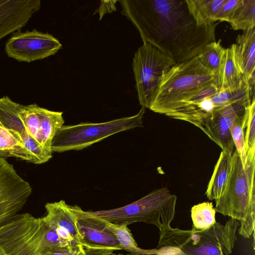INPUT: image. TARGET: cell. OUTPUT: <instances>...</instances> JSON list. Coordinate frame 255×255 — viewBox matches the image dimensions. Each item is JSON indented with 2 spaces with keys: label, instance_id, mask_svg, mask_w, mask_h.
Returning a JSON list of instances; mask_svg holds the SVG:
<instances>
[{
  "label": "cell",
  "instance_id": "6da1fadb",
  "mask_svg": "<svg viewBox=\"0 0 255 255\" xmlns=\"http://www.w3.org/2000/svg\"><path fill=\"white\" fill-rule=\"evenodd\" d=\"M122 13L148 42L180 63L198 56L208 43L215 41L219 22L197 25L186 0H123Z\"/></svg>",
  "mask_w": 255,
  "mask_h": 255
},
{
  "label": "cell",
  "instance_id": "7a4b0ae2",
  "mask_svg": "<svg viewBox=\"0 0 255 255\" xmlns=\"http://www.w3.org/2000/svg\"><path fill=\"white\" fill-rule=\"evenodd\" d=\"M239 222L231 218L205 230H182L171 226L159 229L155 255H229L237 241Z\"/></svg>",
  "mask_w": 255,
  "mask_h": 255
},
{
  "label": "cell",
  "instance_id": "3957f363",
  "mask_svg": "<svg viewBox=\"0 0 255 255\" xmlns=\"http://www.w3.org/2000/svg\"><path fill=\"white\" fill-rule=\"evenodd\" d=\"M255 153H247L244 166L237 150L233 153L231 169L225 189L215 202V210L239 222V234L255 239Z\"/></svg>",
  "mask_w": 255,
  "mask_h": 255
},
{
  "label": "cell",
  "instance_id": "277c9868",
  "mask_svg": "<svg viewBox=\"0 0 255 255\" xmlns=\"http://www.w3.org/2000/svg\"><path fill=\"white\" fill-rule=\"evenodd\" d=\"M0 248L5 255H39L75 248L63 241L42 217L24 213L0 228Z\"/></svg>",
  "mask_w": 255,
  "mask_h": 255
},
{
  "label": "cell",
  "instance_id": "5b68a950",
  "mask_svg": "<svg viewBox=\"0 0 255 255\" xmlns=\"http://www.w3.org/2000/svg\"><path fill=\"white\" fill-rule=\"evenodd\" d=\"M215 81L216 75L202 64L198 56L176 63L165 76L149 109L166 116Z\"/></svg>",
  "mask_w": 255,
  "mask_h": 255
},
{
  "label": "cell",
  "instance_id": "8992f818",
  "mask_svg": "<svg viewBox=\"0 0 255 255\" xmlns=\"http://www.w3.org/2000/svg\"><path fill=\"white\" fill-rule=\"evenodd\" d=\"M176 202L177 196L167 187H162L121 207L87 212L113 224L128 226L143 222L153 225L159 230L170 226L175 214Z\"/></svg>",
  "mask_w": 255,
  "mask_h": 255
},
{
  "label": "cell",
  "instance_id": "52a82bcc",
  "mask_svg": "<svg viewBox=\"0 0 255 255\" xmlns=\"http://www.w3.org/2000/svg\"><path fill=\"white\" fill-rule=\"evenodd\" d=\"M145 108L135 115L103 123H81L63 125L54 136L51 145L52 152L80 150L116 133L143 127Z\"/></svg>",
  "mask_w": 255,
  "mask_h": 255
},
{
  "label": "cell",
  "instance_id": "ba28073f",
  "mask_svg": "<svg viewBox=\"0 0 255 255\" xmlns=\"http://www.w3.org/2000/svg\"><path fill=\"white\" fill-rule=\"evenodd\" d=\"M143 42L134 54L132 69L139 104L149 109L165 76L176 62L154 46Z\"/></svg>",
  "mask_w": 255,
  "mask_h": 255
},
{
  "label": "cell",
  "instance_id": "9c48e42d",
  "mask_svg": "<svg viewBox=\"0 0 255 255\" xmlns=\"http://www.w3.org/2000/svg\"><path fill=\"white\" fill-rule=\"evenodd\" d=\"M32 193L29 183L0 156V228L13 219Z\"/></svg>",
  "mask_w": 255,
  "mask_h": 255
},
{
  "label": "cell",
  "instance_id": "30bf717a",
  "mask_svg": "<svg viewBox=\"0 0 255 255\" xmlns=\"http://www.w3.org/2000/svg\"><path fill=\"white\" fill-rule=\"evenodd\" d=\"M62 46L52 35L33 29L14 32L6 42L5 51L9 57L29 63L54 55Z\"/></svg>",
  "mask_w": 255,
  "mask_h": 255
},
{
  "label": "cell",
  "instance_id": "8fae6325",
  "mask_svg": "<svg viewBox=\"0 0 255 255\" xmlns=\"http://www.w3.org/2000/svg\"><path fill=\"white\" fill-rule=\"evenodd\" d=\"M251 102H236L217 109L201 130L222 150L232 154L235 146L230 132L231 126L237 118L246 113Z\"/></svg>",
  "mask_w": 255,
  "mask_h": 255
},
{
  "label": "cell",
  "instance_id": "7c38bea8",
  "mask_svg": "<svg viewBox=\"0 0 255 255\" xmlns=\"http://www.w3.org/2000/svg\"><path fill=\"white\" fill-rule=\"evenodd\" d=\"M77 227L85 248L122 250L115 235L109 229L107 222L88 214L77 206Z\"/></svg>",
  "mask_w": 255,
  "mask_h": 255
},
{
  "label": "cell",
  "instance_id": "4fadbf2b",
  "mask_svg": "<svg viewBox=\"0 0 255 255\" xmlns=\"http://www.w3.org/2000/svg\"><path fill=\"white\" fill-rule=\"evenodd\" d=\"M77 207V205H69L63 200L47 203L45 205L46 215L42 217L63 241L73 248L83 246L76 225Z\"/></svg>",
  "mask_w": 255,
  "mask_h": 255
},
{
  "label": "cell",
  "instance_id": "5bb4252c",
  "mask_svg": "<svg viewBox=\"0 0 255 255\" xmlns=\"http://www.w3.org/2000/svg\"><path fill=\"white\" fill-rule=\"evenodd\" d=\"M40 6V0H0V40L20 31Z\"/></svg>",
  "mask_w": 255,
  "mask_h": 255
},
{
  "label": "cell",
  "instance_id": "9a60e30c",
  "mask_svg": "<svg viewBox=\"0 0 255 255\" xmlns=\"http://www.w3.org/2000/svg\"><path fill=\"white\" fill-rule=\"evenodd\" d=\"M236 64L253 94L255 83V28L239 34L231 45Z\"/></svg>",
  "mask_w": 255,
  "mask_h": 255
},
{
  "label": "cell",
  "instance_id": "2e32d148",
  "mask_svg": "<svg viewBox=\"0 0 255 255\" xmlns=\"http://www.w3.org/2000/svg\"><path fill=\"white\" fill-rule=\"evenodd\" d=\"M216 82L219 91H233L246 83L235 62L232 46L225 50L216 75Z\"/></svg>",
  "mask_w": 255,
  "mask_h": 255
},
{
  "label": "cell",
  "instance_id": "e0dca14e",
  "mask_svg": "<svg viewBox=\"0 0 255 255\" xmlns=\"http://www.w3.org/2000/svg\"><path fill=\"white\" fill-rule=\"evenodd\" d=\"M232 155L224 150L220 154L205 192L210 200L217 201L225 189L231 169Z\"/></svg>",
  "mask_w": 255,
  "mask_h": 255
},
{
  "label": "cell",
  "instance_id": "ac0fdd59",
  "mask_svg": "<svg viewBox=\"0 0 255 255\" xmlns=\"http://www.w3.org/2000/svg\"><path fill=\"white\" fill-rule=\"evenodd\" d=\"M0 156H13L32 162V157L24 145L21 135L0 127Z\"/></svg>",
  "mask_w": 255,
  "mask_h": 255
},
{
  "label": "cell",
  "instance_id": "d6986e66",
  "mask_svg": "<svg viewBox=\"0 0 255 255\" xmlns=\"http://www.w3.org/2000/svg\"><path fill=\"white\" fill-rule=\"evenodd\" d=\"M226 0H186L189 10L198 25L208 26Z\"/></svg>",
  "mask_w": 255,
  "mask_h": 255
},
{
  "label": "cell",
  "instance_id": "ffe728a7",
  "mask_svg": "<svg viewBox=\"0 0 255 255\" xmlns=\"http://www.w3.org/2000/svg\"><path fill=\"white\" fill-rule=\"evenodd\" d=\"M23 105L12 101L8 97L0 98V127L19 133L26 130L19 117Z\"/></svg>",
  "mask_w": 255,
  "mask_h": 255
},
{
  "label": "cell",
  "instance_id": "44dd1931",
  "mask_svg": "<svg viewBox=\"0 0 255 255\" xmlns=\"http://www.w3.org/2000/svg\"><path fill=\"white\" fill-rule=\"evenodd\" d=\"M228 22L235 30L255 28V0H241Z\"/></svg>",
  "mask_w": 255,
  "mask_h": 255
},
{
  "label": "cell",
  "instance_id": "7402d4cb",
  "mask_svg": "<svg viewBox=\"0 0 255 255\" xmlns=\"http://www.w3.org/2000/svg\"><path fill=\"white\" fill-rule=\"evenodd\" d=\"M41 108L36 104L23 105L19 117L27 132L43 146L41 132Z\"/></svg>",
  "mask_w": 255,
  "mask_h": 255
},
{
  "label": "cell",
  "instance_id": "603a6c76",
  "mask_svg": "<svg viewBox=\"0 0 255 255\" xmlns=\"http://www.w3.org/2000/svg\"><path fill=\"white\" fill-rule=\"evenodd\" d=\"M106 222L109 229L115 235L123 250L134 254L155 255V249L144 250L138 247L130 230L128 227V225L124 224H115Z\"/></svg>",
  "mask_w": 255,
  "mask_h": 255
},
{
  "label": "cell",
  "instance_id": "cb8c5ba5",
  "mask_svg": "<svg viewBox=\"0 0 255 255\" xmlns=\"http://www.w3.org/2000/svg\"><path fill=\"white\" fill-rule=\"evenodd\" d=\"M216 213L212 202H204L194 205L191 209L192 229L196 230L210 229L217 222Z\"/></svg>",
  "mask_w": 255,
  "mask_h": 255
},
{
  "label": "cell",
  "instance_id": "d4e9b609",
  "mask_svg": "<svg viewBox=\"0 0 255 255\" xmlns=\"http://www.w3.org/2000/svg\"><path fill=\"white\" fill-rule=\"evenodd\" d=\"M221 40L214 41L207 44L198 57L202 64L210 72L216 75L221 63L224 48L221 44Z\"/></svg>",
  "mask_w": 255,
  "mask_h": 255
},
{
  "label": "cell",
  "instance_id": "484cf974",
  "mask_svg": "<svg viewBox=\"0 0 255 255\" xmlns=\"http://www.w3.org/2000/svg\"><path fill=\"white\" fill-rule=\"evenodd\" d=\"M249 107L247 109L246 113L235 120L230 129L231 135L234 146L236 147V150L240 156L244 166L246 164L247 158L245 144V129Z\"/></svg>",
  "mask_w": 255,
  "mask_h": 255
},
{
  "label": "cell",
  "instance_id": "4316f807",
  "mask_svg": "<svg viewBox=\"0 0 255 255\" xmlns=\"http://www.w3.org/2000/svg\"><path fill=\"white\" fill-rule=\"evenodd\" d=\"M25 146L32 157V163L41 164L50 160L52 157L51 148L45 147L33 138L25 130L21 135Z\"/></svg>",
  "mask_w": 255,
  "mask_h": 255
},
{
  "label": "cell",
  "instance_id": "83f0119b",
  "mask_svg": "<svg viewBox=\"0 0 255 255\" xmlns=\"http://www.w3.org/2000/svg\"><path fill=\"white\" fill-rule=\"evenodd\" d=\"M245 133V149L247 153H255V98H253L248 108Z\"/></svg>",
  "mask_w": 255,
  "mask_h": 255
},
{
  "label": "cell",
  "instance_id": "f1b7e54d",
  "mask_svg": "<svg viewBox=\"0 0 255 255\" xmlns=\"http://www.w3.org/2000/svg\"><path fill=\"white\" fill-rule=\"evenodd\" d=\"M241 0H226L215 17V22H229Z\"/></svg>",
  "mask_w": 255,
  "mask_h": 255
},
{
  "label": "cell",
  "instance_id": "f546056e",
  "mask_svg": "<svg viewBox=\"0 0 255 255\" xmlns=\"http://www.w3.org/2000/svg\"><path fill=\"white\" fill-rule=\"evenodd\" d=\"M85 253V248L81 246L72 249L49 251L41 253L39 255H84Z\"/></svg>",
  "mask_w": 255,
  "mask_h": 255
},
{
  "label": "cell",
  "instance_id": "4dcf8cb0",
  "mask_svg": "<svg viewBox=\"0 0 255 255\" xmlns=\"http://www.w3.org/2000/svg\"><path fill=\"white\" fill-rule=\"evenodd\" d=\"M117 0H103L101 1L98 8L96 12H99L100 15V19L103 17V15L106 13H110L116 10V3Z\"/></svg>",
  "mask_w": 255,
  "mask_h": 255
},
{
  "label": "cell",
  "instance_id": "1f68e13d",
  "mask_svg": "<svg viewBox=\"0 0 255 255\" xmlns=\"http://www.w3.org/2000/svg\"><path fill=\"white\" fill-rule=\"evenodd\" d=\"M84 255H118L114 250L107 249L85 248Z\"/></svg>",
  "mask_w": 255,
  "mask_h": 255
},
{
  "label": "cell",
  "instance_id": "d6a6232c",
  "mask_svg": "<svg viewBox=\"0 0 255 255\" xmlns=\"http://www.w3.org/2000/svg\"><path fill=\"white\" fill-rule=\"evenodd\" d=\"M118 255H138V254H134L129 253V254H126V255H124L122 254H118Z\"/></svg>",
  "mask_w": 255,
  "mask_h": 255
},
{
  "label": "cell",
  "instance_id": "836d02e7",
  "mask_svg": "<svg viewBox=\"0 0 255 255\" xmlns=\"http://www.w3.org/2000/svg\"><path fill=\"white\" fill-rule=\"evenodd\" d=\"M0 255H5L4 252L0 248Z\"/></svg>",
  "mask_w": 255,
  "mask_h": 255
}]
</instances>
